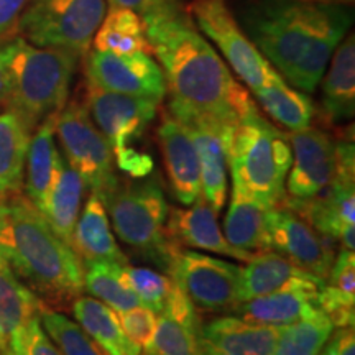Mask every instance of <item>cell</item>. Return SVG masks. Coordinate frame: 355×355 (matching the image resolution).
<instances>
[{"label": "cell", "mask_w": 355, "mask_h": 355, "mask_svg": "<svg viewBox=\"0 0 355 355\" xmlns=\"http://www.w3.org/2000/svg\"><path fill=\"white\" fill-rule=\"evenodd\" d=\"M321 81L324 121L327 123L352 121L355 114V42L352 33L336 48Z\"/></svg>", "instance_id": "ffe728a7"}, {"label": "cell", "mask_w": 355, "mask_h": 355, "mask_svg": "<svg viewBox=\"0 0 355 355\" xmlns=\"http://www.w3.org/2000/svg\"><path fill=\"white\" fill-rule=\"evenodd\" d=\"M141 19L152 55L165 76L168 107L189 110L225 125H237L259 110L180 3Z\"/></svg>", "instance_id": "6da1fadb"}, {"label": "cell", "mask_w": 355, "mask_h": 355, "mask_svg": "<svg viewBox=\"0 0 355 355\" xmlns=\"http://www.w3.org/2000/svg\"><path fill=\"white\" fill-rule=\"evenodd\" d=\"M6 42H0V107H6L7 91H8V74H7V56Z\"/></svg>", "instance_id": "7bdbcfd3"}, {"label": "cell", "mask_w": 355, "mask_h": 355, "mask_svg": "<svg viewBox=\"0 0 355 355\" xmlns=\"http://www.w3.org/2000/svg\"><path fill=\"white\" fill-rule=\"evenodd\" d=\"M69 247L83 261L107 260L127 263V257L115 241L107 211L104 202L96 193H91L86 206L79 212L76 225L71 235Z\"/></svg>", "instance_id": "44dd1931"}, {"label": "cell", "mask_w": 355, "mask_h": 355, "mask_svg": "<svg viewBox=\"0 0 355 355\" xmlns=\"http://www.w3.org/2000/svg\"><path fill=\"white\" fill-rule=\"evenodd\" d=\"M201 350H202V355H230L227 352H224V350L214 347V345L206 343V340L201 339Z\"/></svg>", "instance_id": "ee69618b"}, {"label": "cell", "mask_w": 355, "mask_h": 355, "mask_svg": "<svg viewBox=\"0 0 355 355\" xmlns=\"http://www.w3.org/2000/svg\"><path fill=\"white\" fill-rule=\"evenodd\" d=\"M92 50L107 53H146L152 55L145 21L137 12L109 7L92 38Z\"/></svg>", "instance_id": "1f68e13d"}, {"label": "cell", "mask_w": 355, "mask_h": 355, "mask_svg": "<svg viewBox=\"0 0 355 355\" xmlns=\"http://www.w3.org/2000/svg\"><path fill=\"white\" fill-rule=\"evenodd\" d=\"M32 133L15 112H0V198L21 189Z\"/></svg>", "instance_id": "4dcf8cb0"}, {"label": "cell", "mask_w": 355, "mask_h": 355, "mask_svg": "<svg viewBox=\"0 0 355 355\" xmlns=\"http://www.w3.org/2000/svg\"><path fill=\"white\" fill-rule=\"evenodd\" d=\"M102 202L115 234L123 243L144 252L158 265H163V268H170L181 247L173 243L166 234L170 206L158 178L119 184Z\"/></svg>", "instance_id": "8992f818"}, {"label": "cell", "mask_w": 355, "mask_h": 355, "mask_svg": "<svg viewBox=\"0 0 355 355\" xmlns=\"http://www.w3.org/2000/svg\"><path fill=\"white\" fill-rule=\"evenodd\" d=\"M105 13V0H28L19 37L42 48H58L84 58Z\"/></svg>", "instance_id": "52a82bcc"}, {"label": "cell", "mask_w": 355, "mask_h": 355, "mask_svg": "<svg viewBox=\"0 0 355 355\" xmlns=\"http://www.w3.org/2000/svg\"><path fill=\"white\" fill-rule=\"evenodd\" d=\"M117 316L128 339L133 344L139 345L141 352H146L150 345H152L155 331H157L158 314L140 304L137 308L119 313Z\"/></svg>", "instance_id": "74e56055"}, {"label": "cell", "mask_w": 355, "mask_h": 355, "mask_svg": "<svg viewBox=\"0 0 355 355\" xmlns=\"http://www.w3.org/2000/svg\"><path fill=\"white\" fill-rule=\"evenodd\" d=\"M252 94L275 122L290 132L304 130L313 123L316 114L313 99L306 92L288 84L282 76L252 91Z\"/></svg>", "instance_id": "f1b7e54d"}, {"label": "cell", "mask_w": 355, "mask_h": 355, "mask_svg": "<svg viewBox=\"0 0 355 355\" xmlns=\"http://www.w3.org/2000/svg\"><path fill=\"white\" fill-rule=\"evenodd\" d=\"M293 162L283 201H311L334 183L339 173L337 140L321 128L288 133Z\"/></svg>", "instance_id": "5bb4252c"}, {"label": "cell", "mask_w": 355, "mask_h": 355, "mask_svg": "<svg viewBox=\"0 0 355 355\" xmlns=\"http://www.w3.org/2000/svg\"><path fill=\"white\" fill-rule=\"evenodd\" d=\"M71 311L79 326L107 355H141V349L123 332L117 313L99 300L78 296Z\"/></svg>", "instance_id": "4316f807"}, {"label": "cell", "mask_w": 355, "mask_h": 355, "mask_svg": "<svg viewBox=\"0 0 355 355\" xmlns=\"http://www.w3.org/2000/svg\"><path fill=\"white\" fill-rule=\"evenodd\" d=\"M107 2L109 7L128 8V10L137 12L141 17L180 3L178 0H107Z\"/></svg>", "instance_id": "b9f144b4"}, {"label": "cell", "mask_w": 355, "mask_h": 355, "mask_svg": "<svg viewBox=\"0 0 355 355\" xmlns=\"http://www.w3.org/2000/svg\"><path fill=\"white\" fill-rule=\"evenodd\" d=\"M0 354L3 355V347H2V340H0Z\"/></svg>", "instance_id": "7dc6e473"}, {"label": "cell", "mask_w": 355, "mask_h": 355, "mask_svg": "<svg viewBox=\"0 0 355 355\" xmlns=\"http://www.w3.org/2000/svg\"><path fill=\"white\" fill-rule=\"evenodd\" d=\"M278 327L222 316L201 324V339L230 355H272Z\"/></svg>", "instance_id": "7402d4cb"}, {"label": "cell", "mask_w": 355, "mask_h": 355, "mask_svg": "<svg viewBox=\"0 0 355 355\" xmlns=\"http://www.w3.org/2000/svg\"><path fill=\"white\" fill-rule=\"evenodd\" d=\"M0 355H2V354H0Z\"/></svg>", "instance_id": "c3c4849f"}, {"label": "cell", "mask_w": 355, "mask_h": 355, "mask_svg": "<svg viewBox=\"0 0 355 355\" xmlns=\"http://www.w3.org/2000/svg\"><path fill=\"white\" fill-rule=\"evenodd\" d=\"M56 115L44 119L35 128L30 139L28 152L25 158V196L40 209L53 184V178L61 159V152L56 145Z\"/></svg>", "instance_id": "cb8c5ba5"}, {"label": "cell", "mask_w": 355, "mask_h": 355, "mask_svg": "<svg viewBox=\"0 0 355 355\" xmlns=\"http://www.w3.org/2000/svg\"><path fill=\"white\" fill-rule=\"evenodd\" d=\"M188 13L250 92L282 76L243 32L225 0H194Z\"/></svg>", "instance_id": "9c48e42d"}, {"label": "cell", "mask_w": 355, "mask_h": 355, "mask_svg": "<svg viewBox=\"0 0 355 355\" xmlns=\"http://www.w3.org/2000/svg\"><path fill=\"white\" fill-rule=\"evenodd\" d=\"M318 306L334 327L355 324V255L340 247L331 272L318 293Z\"/></svg>", "instance_id": "484cf974"}, {"label": "cell", "mask_w": 355, "mask_h": 355, "mask_svg": "<svg viewBox=\"0 0 355 355\" xmlns=\"http://www.w3.org/2000/svg\"><path fill=\"white\" fill-rule=\"evenodd\" d=\"M329 2L260 0L242 12L243 32L286 83L298 69Z\"/></svg>", "instance_id": "5b68a950"}, {"label": "cell", "mask_w": 355, "mask_h": 355, "mask_svg": "<svg viewBox=\"0 0 355 355\" xmlns=\"http://www.w3.org/2000/svg\"><path fill=\"white\" fill-rule=\"evenodd\" d=\"M123 278L140 300L141 306L155 311L157 314L162 313L168 293L171 290L170 277H165L152 268L123 265Z\"/></svg>", "instance_id": "8d00e7d4"}, {"label": "cell", "mask_w": 355, "mask_h": 355, "mask_svg": "<svg viewBox=\"0 0 355 355\" xmlns=\"http://www.w3.org/2000/svg\"><path fill=\"white\" fill-rule=\"evenodd\" d=\"M241 266L232 261L180 250L171 261L170 278L183 288L202 313H234L241 304Z\"/></svg>", "instance_id": "8fae6325"}, {"label": "cell", "mask_w": 355, "mask_h": 355, "mask_svg": "<svg viewBox=\"0 0 355 355\" xmlns=\"http://www.w3.org/2000/svg\"><path fill=\"white\" fill-rule=\"evenodd\" d=\"M306 2H329V3H349L352 0H306Z\"/></svg>", "instance_id": "f6af8a7d"}, {"label": "cell", "mask_w": 355, "mask_h": 355, "mask_svg": "<svg viewBox=\"0 0 355 355\" xmlns=\"http://www.w3.org/2000/svg\"><path fill=\"white\" fill-rule=\"evenodd\" d=\"M201 324L178 321L159 313L152 345L144 355H202Z\"/></svg>", "instance_id": "e575fe53"}, {"label": "cell", "mask_w": 355, "mask_h": 355, "mask_svg": "<svg viewBox=\"0 0 355 355\" xmlns=\"http://www.w3.org/2000/svg\"><path fill=\"white\" fill-rule=\"evenodd\" d=\"M83 266L84 288L101 303L109 306L117 314L140 306V300L123 278V263L94 260L84 261Z\"/></svg>", "instance_id": "d6a6232c"}, {"label": "cell", "mask_w": 355, "mask_h": 355, "mask_svg": "<svg viewBox=\"0 0 355 355\" xmlns=\"http://www.w3.org/2000/svg\"><path fill=\"white\" fill-rule=\"evenodd\" d=\"M319 293V291H318ZM318 293L282 291L243 301L235 308V316L261 326L285 327L318 314Z\"/></svg>", "instance_id": "d4e9b609"}, {"label": "cell", "mask_w": 355, "mask_h": 355, "mask_svg": "<svg viewBox=\"0 0 355 355\" xmlns=\"http://www.w3.org/2000/svg\"><path fill=\"white\" fill-rule=\"evenodd\" d=\"M43 306V301L10 268L0 272V340L3 355H8L10 345L40 316Z\"/></svg>", "instance_id": "83f0119b"}, {"label": "cell", "mask_w": 355, "mask_h": 355, "mask_svg": "<svg viewBox=\"0 0 355 355\" xmlns=\"http://www.w3.org/2000/svg\"><path fill=\"white\" fill-rule=\"evenodd\" d=\"M332 331L329 318L319 311L314 316L279 327L272 355H319Z\"/></svg>", "instance_id": "836d02e7"}, {"label": "cell", "mask_w": 355, "mask_h": 355, "mask_svg": "<svg viewBox=\"0 0 355 355\" xmlns=\"http://www.w3.org/2000/svg\"><path fill=\"white\" fill-rule=\"evenodd\" d=\"M26 2L28 0H0V42L15 37Z\"/></svg>", "instance_id": "ab89813d"}, {"label": "cell", "mask_w": 355, "mask_h": 355, "mask_svg": "<svg viewBox=\"0 0 355 355\" xmlns=\"http://www.w3.org/2000/svg\"><path fill=\"white\" fill-rule=\"evenodd\" d=\"M268 209L270 207L261 206L254 199L232 191L230 206L224 220V237L230 245L250 254L270 252L268 230H266Z\"/></svg>", "instance_id": "f546056e"}, {"label": "cell", "mask_w": 355, "mask_h": 355, "mask_svg": "<svg viewBox=\"0 0 355 355\" xmlns=\"http://www.w3.org/2000/svg\"><path fill=\"white\" fill-rule=\"evenodd\" d=\"M324 279L300 268L277 252H261L241 270V303L282 291L318 293Z\"/></svg>", "instance_id": "ac0fdd59"}, {"label": "cell", "mask_w": 355, "mask_h": 355, "mask_svg": "<svg viewBox=\"0 0 355 355\" xmlns=\"http://www.w3.org/2000/svg\"><path fill=\"white\" fill-rule=\"evenodd\" d=\"M8 355H63L43 329L40 316L26 326L21 336L8 349Z\"/></svg>", "instance_id": "f35d334b"}, {"label": "cell", "mask_w": 355, "mask_h": 355, "mask_svg": "<svg viewBox=\"0 0 355 355\" xmlns=\"http://www.w3.org/2000/svg\"><path fill=\"white\" fill-rule=\"evenodd\" d=\"M339 173L329 188L311 201H282L311 227L343 248H355V150L352 139L337 140Z\"/></svg>", "instance_id": "30bf717a"}, {"label": "cell", "mask_w": 355, "mask_h": 355, "mask_svg": "<svg viewBox=\"0 0 355 355\" xmlns=\"http://www.w3.org/2000/svg\"><path fill=\"white\" fill-rule=\"evenodd\" d=\"M157 137L173 196L178 202L191 206L202 198L201 170L194 141L183 123L176 121L168 110L163 115Z\"/></svg>", "instance_id": "e0dca14e"}, {"label": "cell", "mask_w": 355, "mask_h": 355, "mask_svg": "<svg viewBox=\"0 0 355 355\" xmlns=\"http://www.w3.org/2000/svg\"><path fill=\"white\" fill-rule=\"evenodd\" d=\"M293 153L288 133L270 123L260 110L234 127L229 141L232 191L265 207L282 204Z\"/></svg>", "instance_id": "277c9868"}, {"label": "cell", "mask_w": 355, "mask_h": 355, "mask_svg": "<svg viewBox=\"0 0 355 355\" xmlns=\"http://www.w3.org/2000/svg\"><path fill=\"white\" fill-rule=\"evenodd\" d=\"M8 91L6 109L15 112L30 130L58 115L68 104L79 61L76 53L42 48L15 37L6 42Z\"/></svg>", "instance_id": "3957f363"}, {"label": "cell", "mask_w": 355, "mask_h": 355, "mask_svg": "<svg viewBox=\"0 0 355 355\" xmlns=\"http://www.w3.org/2000/svg\"><path fill=\"white\" fill-rule=\"evenodd\" d=\"M84 104L96 127L112 146L119 166L139 153L130 145L145 135L159 109V102L153 99L117 94L91 84H86Z\"/></svg>", "instance_id": "7c38bea8"}, {"label": "cell", "mask_w": 355, "mask_h": 355, "mask_svg": "<svg viewBox=\"0 0 355 355\" xmlns=\"http://www.w3.org/2000/svg\"><path fill=\"white\" fill-rule=\"evenodd\" d=\"M168 112L189 132L199 158L202 199L219 214L227 201L229 141L235 125H225L211 117L176 107H168Z\"/></svg>", "instance_id": "2e32d148"}, {"label": "cell", "mask_w": 355, "mask_h": 355, "mask_svg": "<svg viewBox=\"0 0 355 355\" xmlns=\"http://www.w3.org/2000/svg\"><path fill=\"white\" fill-rule=\"evenodd\" d=\"M7 268H8L7 261H6V259H3V257H2V254H0V272H2V270H7Z\"/></svg>", "instance_id": "bcb514c9"}, {"label": "cell", "mask_w": 355, "mask_h": 355, "mask_svg": "<svg viewBox=\"0 0 355 355\" xmlns=\"http://www.w3.org/2000/svg\"><path fill=\"white\" fill-rule=\"evenodd\" d=\"M86 84L104 91L145 97L162 104L166 83L158 61L146 53H107L89 50L86 55Z\"/></svg>", "instance_id": "4fadbf2b"}, {"label": "cell", "mask_w": 355, "mask_h": 355, "mask_svg": "<svg viewBox=\"0 0 355 355\" xmlns=\"http://www.w3.org/2000/svg\"><path fill=\"white\" fill-rule=\"evenodd\" d=\"M0 254L48 308H68L84 291V266L21 191L0 198Z\"/></svg>", "instance_id": "7a4b0ae2"}, {"label": "cell", "mask_w": 355, "mask_h": 355, "mask_svg": "<svg viewBox=\"0 0 355 355\" xmlns=\"http://www.w3.org/2000/svg\"><path fill=\"white\" fill-rule=\"evenodd\" d=\"M56 140L68 165L79 173L91 193L104 199L119 186L112 146L96 127L86 104L71 101L56 115Z\"/></svg>", "instance_id": "ba28073f"}, {"label": "cell", "mask_w": 355, "mask_h": 355, "mask_svg": "<svg viewBox=\"0 0 355 355\" xmlns=\"http://www.w3.org/2000/svg\"><path fill=\"white\" fill-rule=\"evenodd\" d=\"M216 216L212 207L202 198L191 204L188 209L170 207L166 219L168 237L178 247L201 248V250L230 257V259L247 263L255 254L230 245L217 224Z\"/></svg>", "instance_id": "d6986e66"}, {"label": "cell", "mask_w": 355, "mask_h": 355, "mask_svg": "<svg viewBox=\"0 0 355 355\" xmlns=\"http://www.w3.org/2000/svg\"><path fill=\"white\" fill-rule=\"evenodd\" d=\"M40 322L63 355H107L76 321L60 311L43 306L40 311Z\"/></svg>", "instance_id": "d590c367"}, {"label": "cell", "mask_w": 355, "mask_h": 355, "mask_svg": "<svg viewBox=\"0 0 355 355\" xmlns=\"http://www.w3.org/2000/svg\"><path fill=\"white\" fill-rule=\"evenodd\" d=\"M86 189L87 186L83 178L79 176V173L73 170L61 155L50 193H48L43 206L38 211L42 212L44 220L55 230L58 237L63 239L68 245L79 212H81Z\"/></svg>", "instance_id": "603a6c76"}, {"label": "cell", "mask_w": 355, "mask_h": 355, "mask_svg": "<svg viewBox=\"0 0 355 355\" xmlns=\"http://www.w3.org/2000/svg\"><path fill=\"white\" fill-rule=\"evenodd\" d=\"M319 355H355L354 327H337L324 343Z\"/></svg>", "instance_id": "60d3db41"}, {"label": "cell", "mask_w": 355, "mask_h": 355, "mask_svg": "<svg viewBox=\"0 0 355 355\" xmlns=\"http://www.w3.org/2000/svg\"><path fill=\"white\" fill-rule=\"evenodd\" d=\"M266 230L270 250L318 278H327L337 255L334 241L311 227L303 217L283 204L266 212Z\"/></svg>", "instance_id": "9a60e30c"}]
</instances>
